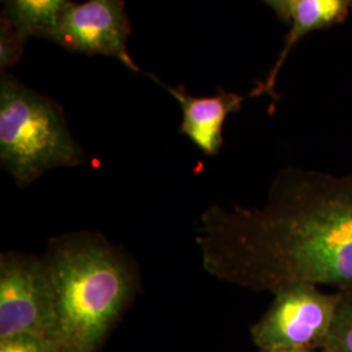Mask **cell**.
<instances>
[{"instance_id": "277c9868", "label": "cell", "mask_w": 352, "mask_h": 352, "mask_svg": "<svg viewBox=\"0 0 352 352\" xmlns=\"http://www.w3.org/2000/svg\"><path fill=\"white\" fill-rule=\"evenodd\" d=\"M56 342L55 292L43 257L21 252L0 254V340Z\"/></svg>"}, {"instance_id": "30bf717a", "label": "cell", "mask_w": 352, "mask_h": 352, "mask_svg": "<svg viewBox=\"0 0 352 352\" xmlns=\"http://www.w3.org/2000/svg\"><path fill=\"white\" fill-rule=\"evenodd\" d=\"M338 291L340 300L321 350L325 352H352V287Z\"/></svg>"}, {"instance_id": "5bb4252c", "label": "cell", "mask_w": 352, "mask_h": 352, "mask_svg": "<svg viewBox=\"0 0 352 352\" xmlns=\"http://www.w3.org/2000/svg\"><path fill=\"white\" fill-rule=\"evenodd\" d=\"M263 352H325L324 350L321 351H315V350H273V351H263Z\"/></svg>"}, {"instance_id": "6da1fadb", "label": "cell", "mask_w": 352, "mask_h": 352, "mask_svg": "<svg viewBox=\"0 0 352 352\" xmlns=\"http://www.w3.org/2000/svg\"><path fill=\"white\" fill-rule=\"evenodd\" d=\"M196 241L217 279L272 292L291 285L352 287V174L286 168L264 205L202 213Z\"/></svg>"}, {"instance_id": "8992f818", "label": "cell", "mask_w": 352, "mask_h": 352, "mask_svg": "<svg viewBox=\"0 0 352 352\" xmlns=\"http://www.w3.org/2000/svg\"><path fill=\"white\" fill-rule=\"evenodd\" d=\"M129 33L123 0H87L80 4L68 1L46 38L74 52L113 56L140 72L126 50Z\"/></svg>"}, {"instance_id": "5b68a950", "label": "cell", "mask_w": 352, "mask_h": 352, "mask_svg": "<svg viewBox=\"0 0 352 352\" xmlns=\"http://www.w3.org/2000/svg\"><path fill=\"white\" fill-rule=\"evenodd\" d=\"M267 312L252 327L263 351L314 350L322 347L331 327L340 291L325 292L308 283L278 289Z\"/></svg>"}, {"instance_id": "3957f363", "label": "cell", "mask_w": 352, "mask_h": 352, "mask_svg": "<svg viewBox=\"0 0 352 352\" xmlns=\"http://www.w3.org/2000/svg\"><path fill=\"white\" fill-rule=\"evenodd\" d=\"M85 162L60 106L6 76L0 84V164L23 188L54 168Z\"/></svg>"}, {"instance_id": "7c38bea8", "label": "cell", "mask_w": 352, "mask_h": 352, "mask_svg": "<svg viewBox=\"0 0 352 352\" xmlns=\"http://www.w3.org/2000/svg\"><path fill=\"white\" fill-rule=\"evenodd\" d=\"M0 352H60L55 340L41 338H13L0 340Z\"/></svg>"}, {"instance_id": "8fae6325", "label": "cell", "mask_w": 352, "mask_h": 352, "mask_svg": "<svg viewBox=\"0 0 352 352\" xmlns=\"http://www.w3.org/2000/svg\"><path fill=\"white\" fill-rule=\"evenodd\" d=\"M25 42L24 38L14 30L6 19H3V26L0 32V67L1 69L12 65L21 54V45Z\"/></svg>"}, {"instance_id": "52a82bcc", "label": "cell", "mask_w": 352, "mask_h": 352, "mask_svg": "<svg viewBox=\"0 0 352 352\" xmlns=\"http://www.w3.org/2000/svg\"><path fill=\"white\" fill-rule=\"evenodd\" d=\"M160 82L183 111L180 131L206 155H215L223 142V126L230 113L238 111L243 97L236 93H221L212 97H193L183 88H171Z\"/></svg>"}, {"instance_id": "7a4b0ae2", "label": "cell", "mask_w": 352, "mask_h": 352, "mask_svg": "<svg viewBox=\"0 0 352 352\" xmlns=\"http://www.w3.org/2000/svg\"><path fill=\"white\" fill-rule=\"evenodd\" d=\"M43 260L55 292L59 351H96L135 294L132 265L107 240L91 232L51 239Z\"/></svg>"}, {"instance_id": "4fadbf2b", "label": "cell", "mask_w": 352, "mask_h": 352, "mask_svg": "<svg viewBox=\"0 0 352 352\" xmlns=\"http://www.w3.org/2000/svg\"><path fill=\"white\" fill-rule=\"evenodd\" d=\"M280 16L289 17V0H266Z\"/></svg>"}, {"instance_id": "ba28073f", "label": "cell", "mask_w": 352, "mask_h": 352, "mask_svg": "<svg viewBox=\"0 0 352 352\" xmlns=\"http://www.w3.org/2000/svg\"><path fill=\"white\" fill-rule=\"evenodd\" d=\"M352 0H289V19L292 21L286 46L278 59L266 85H273L278 71L291 47L307 33L330 25L340 20L347 12ZM265 85V87H266Z\"/></svg>"}, {"instance_id": "9c48e42d", "label": "cell", "mask_w": 352, "mask_h": 352, "mask_svg": "<svg viewBox=\"0 0 352 352\" xmlns=\"http://www.w3.org/2000/svg\"><path fill=\"white\" fill-rule=\"evenodd\" d=\"M6 20L20 37H47L69 0H3Z\"/></svg>"}]
</instances>
